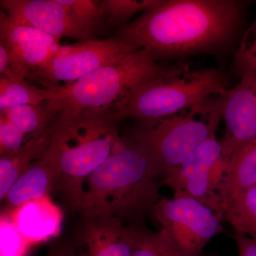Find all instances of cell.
<instances>
[{"label": "cell", "mask_w": 256, "mask_h": 256, "mask_svg": "<svg viewBox=\"0 0 256 256\" xmlns=\"http://www.w3.org/2000/svg\"><path fill=\"white\" fill-rule=\"evenodd\" d=\"M151 213L178 256H201L210 239L224 232L220 216L188 197L161 198Z\"/></svg>", "instance_id": "cell-7"}, {"label": "cell", "mask_w": 256, "mask_h": 256, "mask_svg": "<svg viewBox=\"0 0 256 256\" xmlns=\"http://www.w3.org/2000/svg\"><path fill=\"white\" fill-rule=\"evenodd\" d=\"M138 50L118 36L62 46L46 63L31 70L28 78L44 88H57L60 82L67 84L76 82Z\"/></svg>", "instance_id": "cell-9"}, {"label": "cell", "mask_w": 256, "mask_h": 256, "mask_svg": "<svg viewBox=\"0 0 256 256\" xmlns=\"http://www.w3.org/2000/svg\"><path fill=\"white\" fill-rule=\"evenodd\" d=\"M52 133L30 138L18 150L0 156V200L4 202L10 190L33 162L38 159L52 142Z\"/></svg>", "instance_id": "cell-16"}, {"label": "cell", "mask_w": 256, "mask_h": 256, "mask_svg": "<svg viewBox=\"0 0 256 256\" xmlns=\"http://www.w3.org/2000/svg\"><path fill=\"white\" fill-rule=\"evenodd\" d=\"M132 256H178L161 232L138 224Z\"/></svg>", "instance_id": "cell-21"}, {"label": "cell", "mask_w": 256, "mask_h": 256, "mask_svg": "<svg viewBox=\"0 0 256 256\" xmlns=\"http://www.w3.org/2000/svg\"><path fill=\"white\" fill-rule=\"evenodd\" d=\"M245 2L234 0H162L158 6L120 26L117 36L171 57L216 48L226 43L242 22Z\"/></svg>", "instance_id": "cell-1"}, {"label": "cell", "mask_w": 256, "mask_h": 256, "mask_svg": "<svg viewBox=\"0 0 256 256\" xmlns=\"http://www.w3.org/2000/svg\"><path fill=\"white\" fill-rule=\"evenodd\" d=\"M222 119L220 96L162 118L141 121L136 128L149 146L162 178L216 134Z\"/></svg>", "instance_id": "cell-6"}, {"label": "cell", "mask_w": 256, "mask_h": 256, "mask_svg": "<svg viewBox=\"0 0 256 256\" xmlns=\"http://www.w3.org/2000/svg\"><path fill=\"white\" fill-rule=\"evenodd\" d=\"M222 220L230 224L235 233L256 240V186L227 202L222 210Z\"/></svg>", "instance_id": "cell-18"}, {"label": "cell", "mask_w": 256, "mask_h": 256, "mask_svg": "<svg viewBox=\"0 0 256 256\" xmlns=\"http://www.w3.org/2000/svg\"><path fill=\"white\" fill-rule=\"evenodd\" d=\"M82 23L100 30L106 22L104 2L94 0H57Z\"/></svg>", "instance_id": "cell-22"}, {"label": "cell", "mask_w": 256, "mask_h": 256, "mask_svg": "<svg viewBox=\"0 0 256 256\" xmlns=\"http://www.w3.org/2000/svg\"><path fill=\"white\" fill-rule=\"evenodd\" d=\"M10 236L6 230L1 228V256H22L24 252L26 239L18 232L16 226L13 223Z\"/></svg>", "instance_id": "cell-26"}, {"label": "cell", "mask_w": 256, "mask_h": 256, "mask_svg": "<svg viewBox=\"0 0 256 256\" xmlns=\"http://www.w3.org/2000/svg\"><path fill=\"white\" fill-rule=\"evenodd\" d=\"M28 136L0 116V156L10 154L18 150L26 143Z\"/></svg>", "instance_id": "cell-25"}, {"label": "cell", "mask_w": 256, "mask_h": 256, "mask_svg": "<svg viewBox=\"0 0 256 256\" xmlns=\"http://www.w3.org/2000/svg\"><path fill=\"white\" fill-rule=\"evenodd\" d=\"M239 256H256V240L245 234L235 233L234 236Z\"/></svg>", "instance_id": "cell-27"}, {"label": "cell", "mask_w": 256, "mask_h": 256, "mask_svg": "<svg viewBox=\"0 0 256 256\" xmlns=\"http://www.w3.org/2000/svg\"><path fill=\"white\" fill-rule=\"evenodd\" d=\"M148 50L140 48L86 76L55 88L56 100L46 102L56 119L67 121L88 110L110 109L134 89L166 72Z\"/></svg>", "instance_id": "cell-5"}, {"label": "cell", "mask_w": 256, "mask_h": 256, "mask_svg": "<svg viewBox=\"0 0 256 256\" xmlns=\"http://www.w3.org/2000/svg\"><path fill=\"white\" fill-rule=\"evenodd\" d=\"M60 176V148L52 138L44 153L32 163L10 190L4 201L6 210L14 212L28 202L46 198L57 190Z\"/></svg>", "instance_id": "cell-13"}, {"label": "cell", "mask_w": 256, "mask_h": 256, "mask_svg": "<svg viewBox=\"0 0 256 256\" xmlns=\"http://www.w3.org/2000/svg\"><path fill=\"white\" fill-rule=\"evenodd\" d=\"M0 44L26 66L30 72L46 63L60 48V40L31 26L12 22L0 15Z\"/></svg>", "instance_id": "cell-14"}, {"label": "cell", "mask_w": 256, "mask_h": 256, "mask_svg": "<svg viewBox=\"0 0 256 256\" xmlns=\"http://www.w3.org/2000/svg\"><path fill=\"white\" fill-rule=\"evenodd\" d=\"M48 256H78L76 248L70 244H60L50 249Z\"/></svg>", "instance_id": "cell-28"}, {"label": "cell", "mask_w": 256, "mask_h": 256, "mask_svg": "<svg viewBox=\"0 0 256 256\" xmlns=\"http://www.w3.org/2000/svg\"><path fill=\"white\" fill-rule=\"evenodd\" d=\"M159 173L149 146L134 128L86 180L78 212L140 224L160 200Z\"/></svg>", "instance_id": "cell-2"}, {"label": "cell", "mask_w": 256, "mask_h": 256, "mask_svg": "<svg viewBox=\"0 0 256 256\" xmlns=\"http://www.w3.org/2000/svg\"><path fill=\"white\" fill-rule=\"evenodd\" d=\"M236 68L242 78L256 76V18L246 31L235 54Z\"/></svg>", "instance_id": "cell-23"}, {"label": "cell", "mask_w": 256, "mask_h": 256, "mask_svg": "<svg viewBox=\"0 0 256 256\" xmlns=\"http://www.w3.org/2000/svg\"><path fill=\"white\" fill-rule=\"evenodd\" d=\"M106 22L110 26H124L139 12L154 9L162 0H104Z\"/></svg>", "instance_id": "cell-20"}, {"label": "cell", "mask_w": 256, "mask_h": 256, "mask_svg": "<svg viewBox=\"0 0 256 256\" xmlns=\"http://www.w3.org/2000/svg\"><path fill=\"white\" fill-rule=\"evenodd\" d=\"M57 98L55 88H40L26 80L0 78V114L14 106L42 105Z\"/></svg>", "instance_id": "cell-17"}, {"label": "cell", "mask_w": 256, "mask_h": 256, "mask_svg": "<svg viewBox=\"0 0 256 256\" xmlns=\"http://www.w3.org/2000/svg\"><path fill=\"white\" fill-rule=\"evenodd\" d=\"M222 100L226 133L220 143L229 160L237 150L256 139V76L242 78Z\"/></svg>", "instance_id": "cell-12"}, {"label": "cell", "mask_w": 256, "mask_h": 256, "mask_svg": "<svg viewBox=\"0 0 256 256\" xmlns=\"http://www.w3.org/2000/svg\"><path fill=\"white\" fill-rule=\"evenodd\" d=\"M50 132L60 151L57 190L78 212L88 178L110 156L121 137L117 122L110 109L88 110L70 120L55 119Z\"/></svg>", "instance_id": "cell-3"}, {"label": "cell", "mask_w": 256, "mask_h": 256, "mask_svg": "<svg viewBox=\"0 0 256 256\" xmlns=\"http://www.w3.org/2000/svg\"><path fill=\"white\" fill-rule=\"evenodd\" d=\"M256 186V139L237 150L229 159L220 190L222 216L227 202Z\"/></svg>", "instance_id": "cell-15"}, {"label": "cell", "mask_w": 256, "mask_h": 256, "mask_svg": "<svg viewBox=\"0 0 256 256\" xmlns=\"http://www.w3.org/2000/svg\"><path fill=\"white\" fill-rule=\"evenodd\" d=\"M30 74V69L2 44H0V78L24 80L28 78Z\"/></svg>", "instance_id": "cell-24"}, {"label": "cell", "mask_w": 256, "mask_h": 256, "mask_svg": "<svg viewBox=\"0 0 256 256\" xmlns=\"http://www.w3.org/2000/svg\"><path fill=\"white\" fill-rule=\"evenodd\" d=\"M138 225L124 226L112 216H82L76 232L78 256H132Z\"/></svg>", "instance_id": "cell-11"}, {"label": "cell", "mask_w": 256, "mask_h": 256, "mask_svg": "<svg viewBox=\"0 0 256 256\" xmlns=\"http://www.w3.org/2000/svg\"><path fill=\"white\" fill-rule=\"evenodd\" d=\"M229 160L216 134L202 143L182 164L162 176L161 184L172 188L174 197H188L222 216L220 190Z\"/></svg>", "instance_id": "cell-8"}, {"label": "cell", "mask_w": 256, "mask_h": 256, "mask_svg": "<svg viewBox=\"0 0 256 256\" xmlns=\"http://www.w3.org/2000/svg\"><path fill=\"white\" fill-rule=\"evenodd\" d=\"M24 133L28 138L41 136L50 132L54 122V114L44 104L38 106L24 105L10 108L0 114Z\"/></svg>", "instance_id": "cell-19"}, {"label": "cell", "mask_w": 256, "mask_h": 256, "mask_svg": "<svg viewBox=\"0 0 256 256\" xmlns=\"http://www.w3.org/2000/svg\"><path fill=\"white\" fill-rule=\"evenodd\" d=\"M224 74L215 68L193 70L178 63L134 89L110 109L116 122L126 118L152 120L172 116L212 95L228 92Z\"/></svg>", "instance_id": "cell-4"}, {"label": "cell", "mask_w": 256, "mask_h": 256, "mask_svg": "<svg viewBox=\"0 0 256 256\" xmlns=\"http://www.w3.org/2000/svg\"><path fill=\"white\" fill-rule=\"evenodd\" d=\"M2 9L12 22L31 26L60 38L78 42L95 40L97 28L82 23L57 0H1Z\"/></svg>", "instance_id": "cell-10"}]
</instances>
